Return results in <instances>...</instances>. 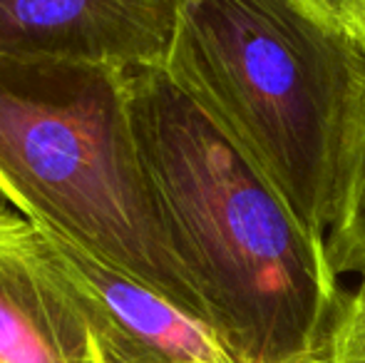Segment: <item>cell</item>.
Wrapping results in <instances>:
<instances>
[{
    "label": "cell",
    "mask_w": 365,
    "mask_h": 363,
    "mask_svg": "<svg viewBox=\"0 0 365 363\" xmlns=\"http://www.w3.org/2000/svg\"><path fill=\"white\" fill-rule=\"evenodd\" d=\"M177 0H0V55L164 68Z\"/></svg>",
    "instance_id": "obj_5"
},
{
    "label": "cell",
    "mask_w": 365,
    "mask_h": 363,
    "mask_svg": "<svg viewBox=\"0 0 365 363\" xmlns=\"http://www.w3.org/2000/svg\"><path fill=\"white\" fill-rule=\"evenodd\" d=\"M365 55V0H306Z\"/></svg>",
    "instance_id": "obj_9"
},
{
    "label": "cell",
    "mask_w": 365,
    "mask_h": 363,
    "mask_svg": "<svg viewBox=\"0 0 365 363\" xmlns=\"http://www.w3.org/2000/svg\"><path fill=\"white\" fill-rule=\"evenodd\" d=\"M164 70L328 239L365 55L306 0H177Z\"/></svg>",
    "instance_id": "obj_2"
},
{
    "label": "cell",
    "mask_w": 365,
    "mask_h": 363,
    "mask_svg": "<svg viewBox=\"0 0 365 363\" xmlns=\"http://www.w3.org/2000/svg\"><path fill=\"white\" fill-rule=\"evenodd\" d=\"M0 363H105L50 237L0 207Z\"/></svg>",
    "instance_id": "obj_4"
},
{
    "label": "cell",
    "mask_w": 365,
    "mask_h": 363,
    "mask_svg": "<svg viewBox=\"0 0 365 363\" xmlns=\"http://www.w3.org/2000/svg\"><path fill=\"white\" fill-rule=\"evenodd\" d=\"M43 232L90 311L105 363H236L202 319L50 229Z\"/></svg>",
    "instance_id": "obj_6"
},
{
    "label": "cell",
    "mask_w": 365,
    "mask_h": 363,
    "mask_svg": "<svg viewBox=\"0 0 365 363\" xmlns=\"http://www.w3.org/2000/svg\"><path fill=\"white\" fill-rule=\"evenodd\" d=\"M149 189L167 239L236 363H323L341 276L239 145L164 68L130 73Z\"/></svg>",
    "instance_id": "obj_1"
},
{
    "label": "cell",
    "mask_w": 365,
    "mask_h": 363,
    "mask_svg": "<svg viewBox=\"0 0 365 363\" xmlns=\"http://www.w3.org/2000/svg\"><path fill=\"white\" fill-rule=\"evenodd\" d=\"M323 363H365V279L343 289Z\"/></svg>",
    "instance_id": "obj_8"
},
{
    "label": "cell",
    "mask_w": 365,
    "mask_h": 363,
    "mask_svg": "<svg viewBox=\"0 0 365 363\" xmlns=\"http://www.w3.org/2000/svg\"><path fill=\"white\" fill-rule=\"evenodd\" d=\"M0 194L38 227L209 324L149 189L130 73L0 55Z\"/></svg>",
    "instance_id": "obj_3"
},
{
    "label": "cell",
    "mask_w": 365,
    "mask_h": 363,
    "mask_svg": "<svg viewBox=\"0 0 365 363\" xmlns=\"http://www.w3.org/2000/svg\"><path fill=\"white\" fill-rule=\"evenodd\" d=\"M326 247L338 276L351 274L356 281L365 279V83L353 130L341 214L328 234Z\"/></svg>",
    "instance_id": "obj_7"
}]
</instances>
